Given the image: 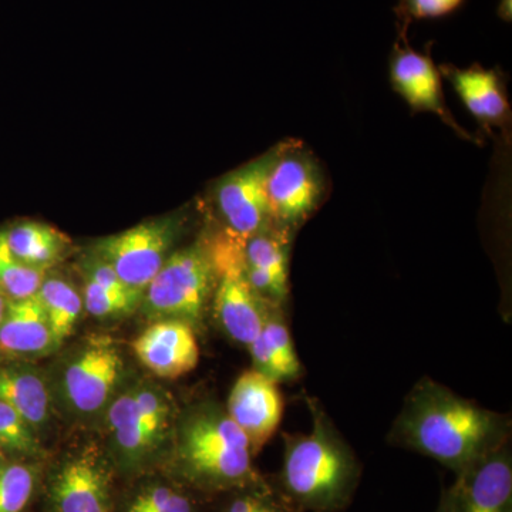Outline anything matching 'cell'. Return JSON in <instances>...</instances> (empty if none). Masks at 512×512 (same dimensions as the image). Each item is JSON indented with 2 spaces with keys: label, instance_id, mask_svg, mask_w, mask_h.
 I'll return each mask as SVG.
<instances>
[{
  "label": "cell",
  "instance_id": "obj_5",
  "mask_svg": "<svg viewBox=\"0 0 512 512\" xmlns=\"http://www.w3.org/2000/svg\"><path fill=\"white\" fill-rule=\"evenodd\" d=\"M217 284L214 311L222 328L242 345L249 346L261 333L269 303L249 286L245 276L242 239L228 234L210 242Z\"/></svg>",
  "mask_w": 512,
  "mask_h": 512
},
{
  "label": "cell",
  "instance_id": "obj_17",
  "mask_svg": "<svg viewBox=\"0 0 512 512\" xmlns=\"http://www.w3.org/2000/svg\"><path fill=\"white\" fill-rule=\"evenodd\" d=\"M0 400L9 404L32 429L49 416L50 394L45 379L26 366H0Z\"/></svg>",
  "mask_w": 512,
  "mask_h": 512
},
{
  "label": "cell",
  "instance_id": "obj_9",
  "mask_svg": "<svg viewBox=\"0 0 512 512\" xmlns=\"http://www.w3.org/2000/svg\"><path fill=\"white\" fill-rule=\"evenodd\" d=\"M225 410L247 436L252 454L256 456L278 430L284 400L278 383L251 369L242 373L232 386Z\"/></svg>",
  "mask_w": 512,
  "mask_h": 512
},
{
  "label": "cell",
  "instance_id": "obj_15",
  "mask_svg": "<svg viewBox=\"0 0 512 512\" xmlns=\"http://www.w3.org/2000/svg\"><path fill=\"white\" fill-rule=\"evenodd\" d=\"M57 348L52 328L39 296L8 302L0 323V355L36 357Z\"/></svg>",
  "mask_w": 512,
  "mask_h": 512
},
{
  "label": "cell",
  "instance_id": "obj_7",
  "mask_svg": "<svg viewBox=\"0 0 512 512\" xmlns=\"http://www.w3.org/2000/svg\"><path fill=\"white\" fill-rule=\"evenodd\" d=\"M279 148L225 175L218 183L217 204L229 234L242 241L271 228L266 181Z\"/></svg>",
  "mask_w": 512,
  "mask_h": 512
},
{
  "label": "cell",
  "instance_id": "obj_10",
  "mask_svg": "<svg viewBox=\"0 0 512 512\" xmlns=\"http://www.w3.org/2000/svg\"><path fill=\"white\" fill-rule=\"evenodd\" d=\"M448 488L454 512H512L510 441L467 468Z\"/></svg>",
  "mask_w": 512,
  "mask_h": 512
},
{
  "label": "cell",
  "instance_id": "obj_26",
  "mask_svg": "<svg viewBox=\"0 0 512 512\" xmlns=\"http://www.w3.org/2000/svg\"><path fill=\"white\" fill-rule=\"evenodd\" d=\"M37 485L35 467L26 463H0V512H23Z\"/></svg>",
  "mask_w": 512,
  "mask_h": 512
},
{
  "label": "cell",
  "instance_id": "obj_19",
  "mask_svg": "<svg viewBox=\"0 0 512 512\" xmlns=\"http://www.w3.org/2000/svg\"><path fill=\"white\" fill-rule=\"evenodd\" d=\"M109 424L127 466H138L158 446L147 430L134 390L123 394L111 404Z\"/></svg>",
  "mask_w": 512,
  "mask_h": 512
},
{
  "label": "cell",
  "instance_id": "obj_29",
  "mask_svg": "<svg viewBox=\"0 0 512 512\" xmlns=\"http://www.w3.org/2000/svg\"><path fill=\"white\" fill-rule=\"evenodd\" d=\"M464 0H402L399 12L403 18L410 19H437L456 12Z\"/></svg>",
  "mask_w": 512,
  "mask_h": 512
},
{
  "label": "cell",
  "instance_id": "obj_31",
  "mask_svg": "<svg viewBox=\"0 0 512 512\" xmlns=\"http://www.w3.org/2000/svg\"><path fill=\"white\" fill-rule=\"evenodd\" d=\"M436 512H454L453 501H451L450 488H444V490L441 491L439 507H437Z\"/></svg>",
  "mask_w": 512,
  "mask_h": 512
},
{
  "label": "cell",
  "instance_id": "obj_8",
  "mask_svg": "<svg viewBox=\"0 0 512 512\" xmlns=\"http://www.w3.org/2000/svg\"><path fill=\"white\" fill-rule=\"evenodd\" d=\"M272 222L292 228L305 221L322 197V175L311 158L292 147L279 148L266 181Z\"/></svg>",
  "mask_w": 512,
  "mask_h": 512
},
{
  "label": "cell",
  "instance_id": "obj_18",
  "mask_svg": "<svg viewBox=\"0 0 512 512\" xmlns=\"http://www.w3.org/2000/svg\"><path fill=\"white\" fill-rule=\"evenodd\" d=\"M443 70L473 116L483 123H497L504 119L508 109L507 99L494 70L480 67L467 70L443 67Z\"/></svg>",
  "mask_w": 512,
  "mask_h": 512
},
{
  "label": "cell",
  "instance_id": "obj_11",
  "mask_svg": "<svg viewBox=\"0 0 512 512\" xmlns=\"http://www.w3.org/2000/svg\"><path fill=\"white\" fill-rule=\"evenodd\" d=\"M49 501L53 512H113L109 468L94 454L70 458L52 478Z\"/></svg>",
  "mask_w": 512,
  "mask_h": 512
},
{
  "label": "cell",
  "instance_id": "obj_12",
  "mask_svg": "<svg viewBox=\"0 0 512 512\" xmlns=\"http://www.w3.org/2000/svg\"><path fill=\"white\" fill-rule=\"evenodd\" d=\"M123 373L119 350L107 343H94L83 350L64 373L67 400L83 414L97 413L114 392Z\"/></svg>",
  "mask_w": 512,
  "mask_h": 512
},
{
  "label": "cell",
  "instance_id": "obj_32",
  "mask_svg": "<svg viewBox=\"0 0 512 512\" xmlns=\"http://www.w3.org/2000/svg\"><path fill=\"white\" fill-rule=\"evenodd\" d=\"M498 15L501 19L511 20V0H501L500 9H498Z\"/></svg>",
  "mask_w": 512,
  "mask_h": 512
},
{
  "label": "cell",
  "instance_id": "obj_4",
  "mask_svg": "<svg viewBox=\"0 0 512 512\" xmlns=\"http://www.w3.org/2000/svg\"><path fill=\"white\" fill-rule=\"evenodd\" d=\"M215 284L217 272L210 242H195L168 255L144 291V309L154 318L183 320L197 328Z\"/></svg>",
  "mask_w": 512,
  "mask_h": 512
},
{
  "label": "cell",
  "instance_id": "obj_27",
  "mask_svg": "<svg viewBox=\"0 0 512 512\" xmlns=\"http://www.w3.org/2000/svg\"><path fill=\"white\" fill-rule=\"evenodd\" d=\"M0 447L12 453L35 456L39 451L32 427L16 410L0 400Z\"/></svg>",
  "mask_w": 512,
  "mask_h": 512
},
{
  "label": "cell",
  "instance_id": "obj_24",
  "mask_svg": "<svg viewBox=\"0 0 512 512\" xmlns=\"http://www.w3.org/2000/svg\"><path fill=\"white\" fill-rule=\"evenodd\" d=\"M194 491L192 487L151 483L138 490L121 512H201L200 498L192 494Z\"/></svg>",
  "mask_w": 512,
  "mask_h": 512
},
{
  "label": "cell",
  "instance_id": "obj_21",
  "mask_svg": "<svg viewBox=\"0 0 512 512\" xmlns=\"http://www.w3.org/2000/svg\"><path fill=\"white\" fill-rule=\"evenodd\" d=\"M245 265L259 269L271 278L279 295L288 298L289 245L286 238L268 228L242 241Z\"/></svg>",
  "mask_w": 512,
  "mask_h": 512
},
{
  "label": "cell",
  "instance_id": "obj_13",
  "mask_svg": "<svg viewBox=\"0 0 512 512\" xmlns=\"http://www.w3.org/2000/svg\"><path fill=\"white\" fill-rule=\"evenodd\" d=\"M133 350L150 372L163 379L187 375L200 360L194 328L177 319H160L148 326L134 340Z\"/></svg>",
  "mask_w": 512,
  "mask_h": 512
},
{
  "label": "cell",
  "instance_id": "obj_16",
  "mask_svg": "<svg viewBox=\"0 0 512 512\" xmlns=\"http://www.w3.org/2000/svg\"><path fill=\"white\" fill-rule=\"evenodd\" d=\"M279 308L269 303L261 333L248 346L254 369L276 383L289 382L301 375V362Z\"/></svg>",
  "mask_w": 512,
  "mask_h": 512
},
{
  "label": "cell",
  "instance_id": "obj_33",
  "mask_svg": "<svg viewBox=\"0 0 512 512\" xmlns=\"http://www.w3.org/2000/svg\"><path fill=\"white\" fill-rule=\"evenodd\" d=\"M8 296L5 295L2 291H0V323H2L3 318H5L6 308H8Z\"/></svg>",
  "mask_w": 512,
  "mask_h": 512
},
{
  "label": "cell",
  "instance_id": "obj_6",
  "mask_svg": "<svg viewBox=\"0 0 512 512\" xmlns=\"http://www.w3.org/2000/svg\"><path fill=\"white\" fill-rule=\"evenodd\" d=\"M177 231L174 218L144 222L101 239L94 252L128 288L144 293L170 255Z\"/></svg>",
  "mask_w": 512,
  "mask_h": 512
},
{
  "label": "cell",
  "instance_id": "obj_2",
  "mask_svg": "<svg viewBox=\"0 0 512 512\" xmlns=\"http://www.w3.org/2000/svg\"><path fill=\"white\" fill-rule=\"evenodd\" d=\"M312 430L285 434L284 463L275 483L299 512H342L359 488L362 466L328 413L308 397Z\"/></svg>",
  "mask_w": 512,
  "mask_h": 512
},
{
  "label": "cell",
  "instance_id": "obj_23",
  "mask_svg": "<svg viewBox=\"0 0 512 512\" xmlns=\"http://www.w3.org/2000/svg\"><path fill=\"white\" fill-rule=\"evenodd\" d=\"M37 296L45 308L56 345H62L82 313L83 302L79 292L62 278H45Z\"/></svg>",
  "mask_w": 512,
  "mask_h": 512
},
{
  "label": "cell",
  "instance_id": "obj_30",
  "mask_svg": "<svg viewBox=\"0 0 512 512\" xmlns=\"http://www.w3.org/2000/svg\"><path fill=\"white\" fill-rule=\"evenodd\" d=\"M87 281H92L94 284L107 289V291L120 293V295H138L143 296V293L133 291L128 288L120 276L116 274L113 268L106 262L101 261L100 258L94 256V259L87 265Z\"/></svg>",
  "mask_w": 512,
  "mask_h": 512
},
{
  "label": "cell",
  "instance_id": "obj_20",
  "mask_svg": "<svg viewBox=\"0 0 512 512\" xmlns=\"http://www.w3.org/2000/svg\"><path fill=\"white\" fill-rule=\"evenodd\" d=\"M3 231L10 251L19 261L45 271L62 258L70 245L66 235L40 222H22Z\"/></svg>",
  "mask_w": 512,
  "mask_h": 512
},
{
  "label": "cell",
  "instance_id": "obj_28",
  "mask_svg": "<svg viewBox=\"0 0 512 512\" xmlns=\"http://www.w3.org/2000/svg\"><path fill=\"white\" fill-rule=\"evenodd\" d=\"M140 298L141 296L138 295H120V293L107 291L92 281H87L84 289L86 311L97 318H107V316L133 311Z\"/></svg>",
  "mask_w": 512,
  "mask_h": 512
},
{
  "label": "cell",
  "instance_id": "obj_3",
  "mask_svg": "<svg viewBox=\"0 0 512 512\" xmlns=\"http://www.w3.org/2000/svg\"><path fill=\"white\" fill-rule=\"evenodd\" d=\"M251 446L227 410L204 404L178 430L175 463L185 483L202 494L218 495L259 476Z\"/></svg>",
  "mask_w": 512,
  "mask_h": 512
},
{
  "label": "cell",
  "instance_id": "obj_1",
  "mask_svg": "<svg viewBox=\"0 0 512 512\" xmlns=\"http://www.w3.org/2000/svg\"><path fill=\"white\" fill-rule=\"evenodd\" d=\"M510 426L507 416L483 409L424 377L404 400L389 441L433 458L457 477L508 443Z\"/></svg>",
  "mask_w": 512,
  "mask_h": 512
},
{
  "label": "cell",
  "instance_id": "obj_22",
  "mask_svg": "<svg viewBox=\"0 0 512 512\" xmlns=\"http://www.w3.org/2000/svg\"><path fill=\"white\" fill-rule=\"evenodd\" d=\"M221 495L224 498H221L214 512H299L275 480L262 476Z\"/></svg>",
  "mask_w": 512,
  "mask_h": 512
},
{
  "label": "cell",
  "instance_id": "obj_14",
  "mask_svg": "<svg viewBox=\"0 0 512 512\" xmlns=\"http://www.w3.org/2000/svg\"><path fill=\"white\" fill-rule=\"evenodd\" d=\"M390 79L394 90L413 110L439 114L446 123L463 133L444 107L439 70L429 56L397 46L390 62Z\"/></svg>",
  "mask_w": 512,
  "mask_h": 512
},
{
  "label": "cell",
  "instance_id": "obj_25",
  "mask_svg": "<svg viewBox=\"0 0 512 512\" xmlns=\"http://www.w3.org/2000/svg\"><path fill=\"white\" fill-rule=\"evenodd\" d=\"M45 278V269L23 264L12 254L6 242L5 231H0V291L10 301L26 299L39 292Z\"/></svg>",
  "mask_w": 512,
  "mask_h": 512
}]
</instances>
